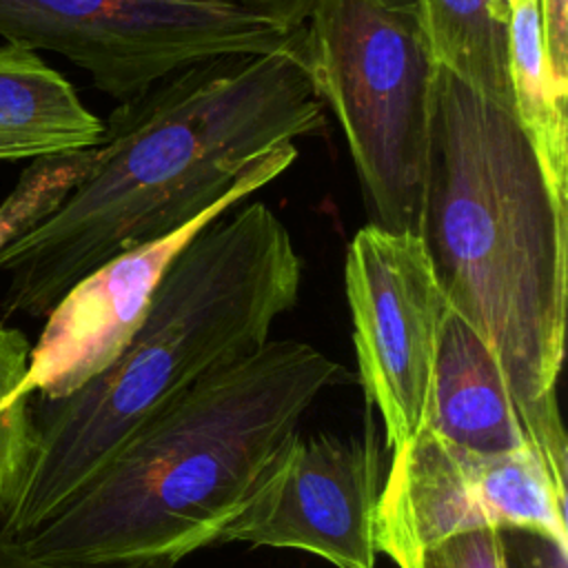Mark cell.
<instances>
[{"mask_svg": "<svg viewBox=\"0 0 568 568\" xmlns=\"http://www.w3.org/2000/svg\"><path fill=\"white\" fill-rule=\"evenodd\" d=\"M302 29L277 51L191 64L120 102L100 160L62 206L0 251L7 315H47L89 271L158 240L233 193L268 186L322 135Z\"/></svg>", "mask_w": 568, "mask_h": 568, "instance_id": "6da1fadb", "label": "cell"}, {"mask_svg": "<svg viewBox=\"0 0 568 568\" xmlns=\"http://www.w3.org/2000/svg\"><path fill=\"white\" fill-rule=\"evenodd\" d=\"M422 240L453 313L488 346L530 444L566 488L557 402L566 348L568 213L513 113L439 71Z\"/></svg>", "mask_w": 568, "mask_h": 568, "instance_id": "7a4b0ae2", "label": "cell"}, {"mask_svg": "<svg viewBox=\"0 0 568 568\" xmlns=\"http://www.w3.org/2000/svg\"><path fill=\"white\" fill-rule=\"evenodd\" d=\"M344 379L313 344L266 339L149 417L49 521L4 539L42 561L173 568L215 546L311 404Z\"/></svg>", "mask_w": 568, "mask_h": 568, "instance_id": "3957f363", "label": "cell"}, {"mask_svg": "<svg viewBox=\"0 0 568 568\" xmlns=\"http://www.w3.org/2000/svg\"><path fill=\"white\" fill-rule=\"evenodd\" d=\"M302 277L304 260L264 202L244 200L206 224L164 273L120 357L64 397L36 395V448L0 537L49 521L149 417L271 339Z\"/></svg>", "mask_w": 568, "mask_h": 568, "instance_id": "277c9868", "label": "cell"}, {"mask_svg": "<svg viewBox=\"0 0 568 568\" xmlns=\"http://www.w3.org/2000/svg\"><path fill=\"white\" fill-rule=\"evenodd\" d=\"M302 58L342 129L368 222L422 235L439 69L415 22L379 0H320Z\"/></svg>", "mask_w": 568, "mask_h": 568, "instance_id": "5b68a950", "label": "cell"}, {"mask_svg": "<svg viewBox=\"0 0 568 568\" xmlns=\"http://www.w3.org/2000/svg\"><path fill=\"white\" fill-rule=\"evenodd\" d=\"M300 29L233 0H0V38L51 51L126 102L222 55L271 53Z\"/></svg>", "mask_w": 568, "mask_h": 568, "instance_id": "8992f818", "label": "cell"}, {"mask_svg": "<svg viewBox=\"0 0 568 568\" xmlns=\"http://www.w3.org/2000/svg\"><path fill=\"white\" fill-rule=\"evenodd\" d=\"M528 530L568 546L566 488L535 446L475 453L419 430L390 453L377 515V550L397 568L457 535Z\"/></svg>", "mask_w": 568, "mask_h": 568, "instance_id": "52a82bcc", "label": "cell"}, {"mask_svg": "<svg viewBox=\"0 0 568 568\" xmlns=\"http://www.w3.org/2000/svg\"><path fill=\"white\" fill-rule=\"evenodd\" d=\"M344 291L364 397L395 453L422 428L450 306L422 235L371 222L348 242Z\"/></svg>", "mask_w": 568, "mask_h": 568, "instance_id": "ba28073f", "label": "cell"}, {"mask_svg": "<svg viewBox=\"0 0 568 568\" xmlns=\"http://www.w3.org/2000/svg\"><path fill=\"white\" fill-rule=\"evenodd\" d=\"M388 455L371 410L362 435L302 437L295 430L215 546L242 541L302 550L335 568H375V515Z\"/></svg>", "mask_w": 568, "mask_h": 568, "instance_id": "9c48e42d", "label": "cell"}, {"mask_svg": "<svg viewBox=\"0 0 568 568\" xmlns=\"http://www.w3.org/2000/svg\"><path fill=\"white\" fill-rule=\"evenodd\" d=\"M248 197L233 193L184 226L131 246L78 280L47 313L31 346L29 388L38 397L58 399L111 366L144 322L173 260L206 224Z\"/></svg>", "mask_w": 568, "mask_h": 568, "instance_id": "30bf717a", "label": "cell"}, {"mask_svg": "<svg viewBox=\"0 0 568 568\" xmlns=\"http://www.w3.org/2000/svg\"><path fill=\"white\" fill-rule=\"evenodd\" d=\"M419 430L475 453H508L530 444L497 359L453 311L442 326Z\"/></svg>", "mask_w": 568, "mask_h": 568, "instance_id": "8fae6325", "label": "cell"}, {"mask_svg": "<svg viewBox=\"0 0 568 568\" xmlns=\"http://www.w3.org/2000/svg\"><path fill=\"white\" fill-rule=\"evenodd\" d=\"M104 122L38 51L0 44V160H33L100 144Z\"/></svg>", "mask_w": 568, "mask_h": 568, "instance_id": "7c38bea8", "label": "cell"}, {"mask_svg": "<svg viewBox=\"0 0 568 568\" xmlns=\"http://www.w3.org/2000/svg\"><path fill=\"white\" fill-rule=\"evenodd\" d=\"M408 16L435 67L513 113L508 0H379Z\"/></svg>", "mask_w": 568, "mask_h": 568, "instance_id": "4fadbf2b", "label": "cell"}, {"mask_svg": "<svg viewBox=\"0 0 568 568\" xmlns=\"http://www.w3.org/2000/svg\"><path fill=\"white\" fill-rule=\"evenodd\" d=\"M513 118L532 146L552 200L568 213V89L550 69L539 0H508Z\"/></svg>", "mask_w": 568, "mask_h": 568, "instance_id": "5bb4252c", "label": "cell"}, {"mask_svg": "<svg viewBox=\"0 0 568 568\" xmlns=\"http://www.w3.org/2000/svg\"><path fill=\"white\" fill-rule=\"evenodd\" d=\"M29 355L27 337L0 324V515L18 495L36 448Z\"/></svg>", "mask_w": 568, "mask_h": 568, "instance_id": "9a60e30c", "label": "cell"}, {"mask_svg": "<svg viewBox=\"0 0 568 568\" xmlns=\"http://www.w3.org/2000/svg\"><path fill=\"white\" fill-rule=\"evenodd\" d=\"M100 160V144L33 158L0 204V251L49 220Z\"/></svg>", "mask_w": 568, "mask_h": 568, "instance_id": "2e32d148", "label": "cell"}, {"mask_svg": "<svg viewBox=\"0 0 568 568\" xmlns=\"http://www.w3.org/2000/svg\"><path fill=\"white\" fill-rule=\"evenodd\" d=\"M413 568H510L501 530H475L424 550Z\"/></svg>", "mask_w": 568, "mask_h": 568, "instance_id": "e0dca14e", "label": "cell"}, {"mask_svg": "<svg viewBox=\"0 0 568 568\" xmlns=\"http://www.w3.org/2000/svg\"><path fill=\"white\" fill-rule=\"evenodd\" d=\"M504 546L510 568H568V546L528 530H506Z\"/></svg>", "mask_w": 568, "mask_h": 568, "instance_id": "ac0fdd59", "label": "cell"}, {"mask_svg": "<svg viewBox=\"0 0 568 568\" xmlns=\"http://www.w3.org/2000/svg\"><path fill=\"white\" fill-rule=\"evenodd\" d=\"M548 62L557 82L568 89V0H539Z\"/></svg>", "mask_w": 568, "mask_h": 568, "instance_id": "d6986e66", "label": "cell"}, {"mask_svg": "<svg viewBox=\"0 0 568 568\" xmlns=\"http://www.w3.org/2000/svg\"><path fill=\"white\" fill-rule=\"evenodd\" d=\"M233 2L257 9L291 29H302L320 0H233Z\"/></svg>", "mask_w": 568, "mask_h": 568, "instance_id": "ffe728a7", "label": "cell"}, {"mask_svg": "<svg viewBox=\"0 0 568 568\" xmlns=\"http://www.w3.org/2000/svg\"><path fill=\"white\" fill-rule=\"evenodd\" d=\"M0 568H169L155 564H113V566H84V564H55L24 555L11 539L0 537Z\"/></svg>", "mask_w": 568, "mask_h": 568, "instance_id": "44dd1931", "label": "cell"}]
</instances>
